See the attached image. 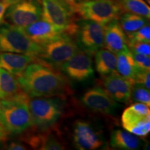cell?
I'll return each mask as SVG.
<instances>
[{"label":"cell","mask_w":150,"mask_h":150,"mask_svg":"<svg viewBox=\"0 0 150 150\" xmlns=\"http://www.w3.org/2000/svg\"><path fill=\"white\" fill-rule=\"evenodd\" d=\"M16 77L20 88L29 97L59 95L65 87L62 74L42 63H30Z\"/></svg>","instance_id":"obj_1"},{"label":"cell","mask_w":150,"mask_h":150,"mask_svg":"<svg viewBox=\"0 0 150 150\" xmlns=\"http://www.w3.org/2000/svg\"><path fill=\"white\" fill-rule=\"evenodd\" d=\"M28 99L27 94L21 91L11 98L0 101V122L9 134H22L33 125Z\"/></svg>","instance_id":"obj_2"},{"label":"cell","mask_w":150,"mask_h":150,"mask_svg":"<svg viewBox=\"0 0 150 150\" xmlns=\"http://www.w3.org/2000/svg\"><path fill=\"white\" fill-rule=\"evenodd\" d=\"M73 13L86 20L106 26L117 20L122 12L116 0H81L70 1Z\"/></svg>","instance_id":"obj_3"},{"label":"cell","mask_w":150,"mask_h":150,"mask_svg":"<svg viewBox=\"0 0 150 150\" xmlns=\"http://www.w3.org/2000/svg\"><path fill=\"white\" fill-rule=\"evenodd\" d=\"M41 46L33 42L20 27L6 24L0 27V52L38 56Z\"/></svg>","instance_id":"obj_4"},{"label":"cell","mask_w":150,"mask_h":150,"mask_svg":"<svg viewBox=\"0 0 150 150\" xmlns=\"http://www.w3.org/2000/svg\"><path fill=\"white\" fill-rule=\"evenodd\" d=\"M42 18L64 30L68 35L76 33L78 25L72 21L74 14L70 1L64 0H42Z\"/></svg>","instance_id":"obj_5"},{"label":"cell","mask_w":150,"mask_h":150,"mask_svg":"<svg viewBox=\"0 0 150 150\" xmlns=\"http://www.w3.org/2000/svg\"><path fill=\"white\" fill-rule=\"evenodd\" d=\"M28 106L33 125L41 129H47L55 124L62 114V107L56 99L42 97L28 99Z\"/></svg>","instance_id":"obj_6"},{"label":"cell","mask_w":150,"mask_h":150,"mask_svg":"<svg viewBox=\"0 0 150 150\" xmlns=\"http://www.w3.org/2000/svg\"><path fill=\"white\" fill-rule=\"evenodd\" d=\"M38 56L50 65H61L77 52V43L64 33L59 38L42 45Z\"/></svg>","instance_id":"obj_7"},{"label":"cell","mask_w":150,"mask_h":150,"mask_svg":"<svg viewBox=\"0 0 150 150\" xmlns=\"http://www.w3.org/2000/svg\"><path fill=\"white\" fill-rule=\"evenodd\" d=\"M42 17V6L37 0H18L7 10L5 18L16 27L23 28Z\"/></svg>","instance_id":"obj_8"},{"label":"cell","mask_w":150,"mask_h":150,"mask_svg":"<svg viewBox=\"0 0 150 150\" xmlns=\"http://www.w3.org/2000/svg\"><path fill=\"white\" fill-rule=\"evenodd\" d=\"M77 45L81 50L91 54L104 46V27L91 20H84L78 26Z\"/></svg>","instance_id":"obj_9"},{"label":"cell","mask_w":150,"mask_h":150,"mask_svg":"<svg viewBox=\"0 0 150 150\" xmlns=\"http://www.w3.org/2000/svg\"><path fill=\"white\" fill-rule=\"evenodd\" d=\"M61 68L71 79L79 82L88 80L94 75L91 54L81 49L62 64Z\"/></svg>","instance_id":"obj_10"},{"label":"cell","mask_w":150,"mask_h":150,"mask_svg":"<svg viewBox=\"0 0 150 150\" xmlns=\"http://www.w3.org/2000/svg\"><path fill=\"white\" fill-rule=\"evenodd\" d=\"M73 142L76 149L94 150L104 144L102 136L88 122L77 121L73 131Z\"/></svg>","instance_id":"obj_11"},{"label":"cell","mask_w":150,"mask_h":150,"mask_svg":"<svg viewBox=\"0 0 150 150\" xmlns=\"http://www.w3.org/2000/svg\"><path fill=\"white\" fill-rule=\"evenodd\" d=\"M21 29L33 42L40 45L56 40L66 33L64 30L56 27L42 18Z\"/></svg>","instance_id":"obj_12"},{"label":"cell","mask_w":150,"mask_h":150,"mask_svg":"<svg viewBox=\"0 0 150 150\" xmlns=\"http://www.w3.org/2000/svg\"><path fill=\"white\" fill-rule=\"evenodd\" d=\"M81 102L91 110L107 115L113 113L119 107L117 102L101 88L86 91L81 97Z\"/></svg>","instance_id":"obj_13"},{"label":"cell","mask_w":150,"mask_h":150,"mask_svg":"<svg viewBox=\"0 0 150 150\" xmlns=\"http://www.w3.org/2000/svg\"><path fill=\"white\" fill-rule=\"evenodd\" d=\"M135 83L125 79L117 72L108 75L104 81V89L117 102H128L131 99V91Z\"/></svg>","instance_id":"obj_14"},{"label":"cell","mask_w":150,"mask_h":150,"mask_svg":"<svg viewBox=\"0 0 150 150\" xmlns=\"http://www.w3.org/2000/svg\"><path fill=\"white\" fill-rule=\"evenodd\" d=\"M104 46L115 54L129 49L127 37L117 20H113L104 26Z\"/></svg>","instance_id":"obj_15"},{"label":"cell","mask_w":150,"mask_h":150,"mask_svg":"<svg viewBox=\"0 0 150 150\" xmlns=\"http://www.w3.org/2000/svg\"><path fill=\"white\" fill-rule=\"evenodd\" d=\"M35 59L36 56L29 54L0 52V67L17 76Z\"/></svg>","instance_id":"obj_16"},{"label":"cell","mask_w":150,"mask_h":150,"mask_svg":"<svg viewBox=\"0 0 150 150\" xmlns=\"http://www.w3.org/2000/svg\"><path fill=\"white\" fill-rule=\"evenodd\" d=\"M147 118H150L149 106L143 103L137 102L124 110L122 115V125L125 130L129 131L137 124Z\"/></svg>","instance_id":"obj_17"},{"label":"cell","mask_w":150,"mask_h":150,"mask_svg":"<svg viewBox=\"0 0 150 150\" xmlns=\"http://www.w3.org/2000/svg\"><path fill=\"white\" fill-rule=\"evenodd\" d=\"M116 70L122 76L134 82L137 74L140 70L136 66L129 49L117 54Z\"/></svg>","instance_id":"obj_18"},{"label":"cell","mask_w":150,"mask_h":150,"mask_svg":"<svg viewBox=\"0 0 150 150\" xmlns=\"http://www.w3.org/2000/svg\"><path fill=\"white\" fill-rule=\"evenodd\" d=\"M110 145L114 149L136 150L140 147V140L129 131L116 129L110 135Z\"/></svg>","instance_id":"obj_19"},{"label":"cell","mask_w":150,"mask_h":150,"mask_svg":"<svg viewBox=\"0 0 150 150\" xmlns=\"http://www.w3.org/2000/svg\"><path fill=\"white\" fill-rule=\"evenodd\" d=\"M95 67L101 76H106L116 71L117 56L106 49L99 50L95 52Z\"/></svg>","instance_id":"obj_20"},{"label":"cell","mask_w":150,"mask_h":150,"mask_svg":"<svg viewBox=\"0 0 150 150\" xmlns=\"http://www.w3.org/2000/svg\"><path fill=\"white\" fill-rule=\"evenodd\" d=\"M22 91L16 76L0 67V99H7Z\"/></svg>","instance_id":"obj_21"},{"label":"cell","mask_w":150,"mask_h":150,"mask_svg":"<svg viewBox=\"0 0 150 150\" xmlns=\"http://www.w3.org/2000/svg\"><path fill=\"white\" fill-rule=\"evenodd\" d=\"M122 13H129L142 16L149 20L150 7L145 0H116Z\"/></svg>","instance_id":"obj_22"},{"label":"cell","mask_w":150,"mask_h":150,"mask_svg":"<svg viewBox=\"0 0 150 150\" xmlns=\"http://www.w3.org/2000/svg\"><path fill=\"white\" fill-rule=\"evenodd\" d=\"M147 19L138 15L126 13L120 17V24L125 33L135 32L147 23Z\"/></svg>","instance_id":"obj_23"},{"label":"cell","mask_w":150,"mask_h":150,"mask_svg":"<svg viewBox=\"0 0 150 150\" xmlns=\"http://www.w3.org/2000/svg\"><path fill=\"white\" fill-rule=\"evenodd\" d=\"M131 97L136 102L143 103L149 106L150 95L149 91L143 86L138 83H134L132 88Z\"/></svg>","instance_id":"obj_24"},{"label":"cell","mask_w":150,"mask_h":150,"mask_svg":"<svg viewBox=\"0 0 150 150\" xmlns=\"http://www.w3.org/2000/svg\"><path fill=\"white\" fill-rule=\"evenodd\" d=\"M127 36V42H149L150 41V27L149 24L137 30L135 32L129 33Z\"/></svg>","instance_id":"obj_25"},{"label":"cell","mask_w":150,"mask_h":150,"mask_svg":"<svg viewBox=\"0 0 150 150\" xmlns=\"http://www.w3.org/2000/svg\"><path fill=\"white\" fill-rule=\"evenodd\" d=\"M150 131V118L137 124L129 129V132L140 137L147 136Z\"/></svg>","instance_id":"obj_26"},{"label":"cell","mask_w":150,"mask_h":150,"mask_svg":"<svg viewBox=\"0 0 150 150\" xmlns=\"http://www.w3.org/2000/svg\"><path fill=\"white\" fill-rule=\"evenodd\" d=\"M127 46L130 48L131 52L145 56L150 55V45L149 42H127Z\"/></svg>","instance_id":"obj_27"},{"label":"cell","mask_w":150,"mask_h":150,"mask_svg":"<svg viewBox=\"0 0 150 150\" xmlns=\"http://www.w3.org/2000/svg\"><path fill=\"white\" fill-rule=\"evenodd\" d=\"M132 53L133 58L136 63V66L140 70L147 71L149 70L150 68V59L149 56L142 55V54Z\"/></svg>","instance_id":"obj_28"},{"label":"cell","mask_w":150,"mask_h":150,"mask_svg":"<svg viewBox=\"0 0 150 150\" xmlns=\"http://www.w3.org/2000/svg\"><path fill=\"white\" fill-rule=\"evenodd\" d=\"M149 81H150V74L149 70L144 71L140 70L137 74L136 78L134 79V83L140 84L149 90Z\"/></svg>","instance_id":"obj_29"},{"label":"cell","mask_w":150,"mask_h":150,"mask_svg":"<svg viewBox=\"0 0 150 150\" xmlns=\"http://www.w3.org/2000/svg\"><path fill=\"white\" fill-rule=\"evenodd\" d=\"M18 0H0V24L5 18L6 13L9 7Z\"/></svg>","instance_id":"obj_30"},{"label":"cell","mask_w":150,"mask_h":150,"mask_svg":"<svg viewBox=\"0 0 150 150\" xmlns=\"http://www.w3.org/2000/svg\"><path fill=\"white\" fill-rule=\"evenodd\" d=\"M6 148L8 149L11 150H22V149H26L27 148L22 144L20 143V142H11L7 145Z\"/></svg>","instance_id":"obj_31"},{"label":"cell","mask_w":150,"mask_h":150,"mask_svg":"<svg viewBox=\"0 0 150 150\" xmlns=\"http://www.w3.org/2000/svg\"><path fill=\"white\" fill-rule=\"evenodd\" d=\"M8 139V132L6 131L4 127L0 122V145L3 142H5Z\"/></svg>","instance_id":"obj_32"},{"label":"cell","mask_w":150,"mask_h":150,"mask_svg":"<svg viewBox=\"0 0 150 150\" xmlns=\"http://www.w3.org/2000/svg\"><path fill=\"white\" fill-rule=\"evenodd\" d=\"M66 1H74V0H66Z\"/></svg>","instance_id":"obj_33"}]
</instances>
